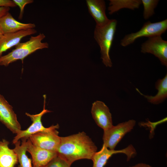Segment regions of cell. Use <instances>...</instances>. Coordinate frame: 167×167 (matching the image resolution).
<instances>
[{"instance_id": "obj_6", "label": "cell", "mask_w": 167, "mask_h": 167, "mask_svg": "<svg viewBox=\"0 0 167 167\" xmlns=\"http://www.w3.org/2000/svg\"><path fill=\"white\" fill-rule=\"evenodd\" d=\"M135 123V120H130L104 130L103 144L108 149L114 150L125 135L134 128Z\"/></svg>"}, {"instance_id": "obj_10", "label": "cell", "mask_w": 167, "mask_h": 167, "mask_svg": "<svg viewBox=\"0 0 167 167\" xmlns=\"http://www.w3.org/2000/svg\"><path fill=\"white\" fill-rule=\"evenodd\" d=\"M57 130L41 132L31 135L28 139L35 146L47 150L56 151L60 141Z\"/></svg>"}, {"instance_id": "obj_21", "label": "cell", "mask_w": 167, "mask_h": 167, "mask_svg": "<svg viewBox=\"0 0 167 167\" xmlns=\"http://www.w3.org/2000/svg\"><path fill=\"white\" fill-rule=\"evenodd\" d=\"M71 165L65 160L57 156L47 165V167H71Z\"/></svg>"}, {"instance_id": "obj_1", "label": "cell", "mask_w": 167, "mask_h": 167, "mask_svg": "<svg viewBox=\"0 0 167 167\" xmlns=\"http://www.w3.org/2000/svg\"><path fill=\"white\" fill-rule=\"evenodd\" d=\"M97 148L84 132L60 137L56 152L57 156L69 164L82 159H91Z\"/></svg>"}, {"instance_id": "obj_16", "label": "cell", "mask_w": 167, "mask_h": 167, "mask_svg": "<svg viewBox=\"0 0 167 167\" xmlns=\"http://www.w3.org/2000/svg\"><path fill=\"white\" fill-rule=\"evenodd\" d=\"M9 142L5 139L0 141V167H15L18 160L13 149L8 147Z\"/></svg>"}, {"instance_id": "obj_26", "label": "cell", "mask_w": 167, "mask_h": 167, "mask_svg": "<svg viewBox=\"0 0 167 167\" xmlns=\"http://www.w3.org/2000/svg\"><path fill=\"white\" fill-rule=\"evenodd\" d=\"M3 34L1 29L0 28V38L2 36Z\"/></svg>"}, {"instance_id": "obj_19", "label": "cell", "mask_w": 167, "mask_h": 167, "mask_svg": "<svg viewBox=\"0 0 167 167\" xmlns=\"http://www.w3.org/2000/svg\"><path fill=\"white\" fill-rule=\"evenodd\" d=\"M27 139H22L21 144L19 140L14 144L15 147L13 150L17 155L19 167H32V160L26 155Z\"/></svg>"}, {"instance_id": "obj_5", "label": "cell", "mask_w": 167, "mask_h": 167, "mask_svg": "<svg viewBox=\"0 0 167 167\" xmlns=\"http://www.w3.org/2000/svg\"><path fill=\"white\" fill-rule=\"evenodd\" d=\"M43 96L44 98L43 109L40 113L36 114L25 113L26 115L30 118L32 123L26 130H21L16 134L12 140L13 143L14 144L20 139L24 138L28 139L31 135L39 132L52 131L59 128V125L58 124L47 128L45 127L42 125L41 122L42 116L46 113L51 112L50 111L45 109L46 95H44Z\"/></svg>"}, {"instance_id": "obj_13", "label": "cell", "mask_w": 167, "mask_h": 167, "mask_svg": "<svg viewBox=\"0 0 167 167\" xmlns=\"http://www.w3.org/2000/svg\"><path fill=\"white\" fill-rule=\"evenodd\" d=\"M88 12L94 19L96 26L102 27L109 22L105 11V3L103 0H86V1Z\"/></svg>"}, {"instance_id": "obj_14", "label": "cell", "mask_w": 167, "mask_h": 167, "mask_svg": "<svg viewBox=\"0 0 167 167\" xmlns=\"http://www.w3.org/2000/svg\"><path fill=\"white\" fill-rule=\"evenodd\" d=\"M36 32V29L32 28L3 34L0 38V57L3 53L19 44L23 38Z\"/></svg>"}, {"instance_id": "obj_22", "label": "cell", "mask_w": 167, "mask_h": 167, "mask_svg": "<svg viewBox=\"0 0 167 167\" xmlns=\"http://www.w3.org/2000/svg\"><path fill=\"white\" fill-rule=\"evenodd\" d=\"M16 5L18 6L20 8V13L19 19H21L23 17L24 9L25 6L33 2V0H13Z\"/></svg>"}, {"instance_id": "obj_25", "label": "cell", "mask_w": 167, "mask_h": 167, "mask_svg": "<svg viewBox=\"0 0 167 167\" xmlns=\"http://www.w3.org/2000/svg\"><path fill=\"white\" fill-rule=\"evenodd\" d=\"M129 167H152L149 165L144 163H139Z\"/></svg>"}, {"instance_id": "obj_18", "label": "cell", "mask_w": 167, "mask_h": 167, "mask_svg": "<svg viewBox=\"0 0 167 167\" xmlns=\"http://www.w3.org/2000/svg\"><path fill=\"white\" fill-rule=\"evenodd\" d=\"M108 10L109 15H112L123 8L132 10L139 8L142 4L141 0H109Z\"/></svg>"}, {"instance_id": "obj_15", "label": "cell", "mask_w": 167, "mask_h": 167, "mask_svg": "<svg viewBox=\"0 0 167 167\" xmlns=\"http://www.w3.org/2000/svg\"><path fill=\"white\" fill-rule=\"evenodd\" d=\"M36 26L34 24L23 23L17 21L9 12L0 18V28L3 34L34 28Z\"/></svg>"}, {"instance_id": "obj_11", "label": "cell", "mask_w": 167, "mask_h": 167, "mask_svg": "<svg viewBox=\"0 0 167 167\" xmlns=\"http://www.w3.org/2000/svg\"><path fill=\"white\" fill-rule=\"evenodd\" d=\"M27 151L31 154L33 167H41L47 165L57 156L56 151L42 149L34 145L28 138Z\"/></svg>"}, {"instance_id": "obj_20", "label": "cell", "mask_w": 167, "mask_h": 167, "mask_svg": "<svg viewBox=\"0 0 167 167\" xmlns=\"http://www.w3.org/2000/svg\"><path fill=\"white\" fill-rule=\"evenodd\" d=\"M143 5V16L147 20L155 14L154 10L158 5V0H141Z\"/></svg>"}, {"instance_id": "obj_9", "label": "cell", "mask_w": 167, "mask_h": 167, "mask_svg": "<svg viewBox=\"0 0 167 167\" xmlns=\"http://www.w3.org/2000/svg\"><path fill=\"white\" fill-rule=\"evenodd\" d=\"M0 122L13 134H16L21 130V125L12 106L1 94Z\"/></svg>"}, {"instance_id": "obj_27", "label": "cell", "mask_w": 167, "mask_h": 167, "mask_svg": "<svg viewBox=\"0 0 167 167\" xmlns=\"http://www.w3.org/2000/svg\"><path fill=\"white\" fill-rule=\"evenodd\" d=\"M41 167H47V165L44 166H41Z\"/></svg>"}, {"instance_id": "obj_3", "label": "cell", "mask_w": 167, "mask_h": 167, "mask_svg": "<svg viewBox=\"0 0 167 167\" xmlns=\"http://www.w3.org/2000/svg\"><path fill=\"white\" fill-rule=\"evenodd\" d=\"M117 21L110 19L105 25L95 26L94 37L100 48L101 58L103 63L107 67H111L112 63L109 52L116 30Z\"/></svg>"}, {"instance_id": "obj_17", "label": "cell", "mask_w": 167, "mask_h": 167, "mask_svg": "<svg viewBox=\"0 0 167 167\" xmlns=\"http://www.w3.org/2000/svg\"><path fill=\"white\" fill-rule=\"evenodd\" d=\"M156 88L158 90L157 93L155 96H150L143 94L137 90L143 96L151 103L158 104L163 102L167 97V75L162 79H158L155 84Z\"/></svg>"}, {"instance_id": "obj_8", "label": "cell", "mask_w": 167, "mask_h": 167, "mask_svg": "<svg viewBox=\"0 0 167 167\" xmlns=\"http://www.w3.org/2000/svg\"><path fill=\"white\" fill-rule=\"evenodd\" d=\"M118 153L125 154L127 157V161H129L136 155V152L131 144L124 149L115 150H110L103 144L101 150L95 152L92 156L91 160L93 162L92 167H104L112 155Z\"/></svg>"}, {"instance_id": "obj_12", "label": "cell", "mask_w": 167, "mask_h": 167, "mask_svg": "<svg viewBox=\"0 0 167 167\" xmlns=\"http://www.w3.org/2000/svg\"><path fill=\"white\" fill-rule=\"evenodd\" d=\"M91 112L96 123L103 130L113 126L111 114L103 102L97 101L93 103Z\"/></svg>"}, {"instance_id": "obj_24", "label": "cell", "mask_w": 167, "mask_h": 167, "mask_svg": "<svg viewBox=\"0 0 167 167\" xmlns=\"http://www.w3.org/2000/svg\"><path fill=\"white\" fill-rule=\"evenodd\" d=\"M10 8L6 7H0V18L9 12Z\"/></svg>"}, {"instance_id": "obj_2", "label": "cell", "mask_w": 167, "mask_h": 167, "mask_svg": "<svg viewBox=\"0 0 167 167\" xmlns=\"http://www.w3.org/2000/svg\"><path fill=\"white\" fill-rule=\"evenodd\" d=\"M45 37L44 34L40 33L36 36H31L26 42H20L11 52L0 57V66H6L18 60L23 63L25 58L36 50L48 48V43L42 42Z\"/></svg>"}, {"instance_id": "obj_4", "label": "cell", "mask_w": 167, "mask_h": 167, "mask_svg": "<svg viewBox=\"0 0 167 167\" xmlns=\"http://www.w3.org/2000/svg\"><path fill=\"white\" fill-rule=\"evenodd\" d=\"M167 29V19L155 23L148 21L145 23L140 30L125 35L120 41V45L126 46L134 43L137 39L161 36Z\"/></svg>"}, {"instance_id": "obj_7", "label": "cell", "mask_w": 167, "mask_h": 167, "mask_svg": "<svg viewBox=\"0 0 167 167\" xmlns=\"http://www.w3.org/2000/svg\"><path fill=\"white\" fill-rule=\"evenodd\" d=\"M141 52L144 54H151L157 58L163 66H167V41L161 36L148 38L143 43Z\"/></svg>"}, {"instance_id": "obj_23", "label": "cell", "mask_w": 167, "mask_h": 167, "mask_svg": "<svg viewBox=\"0 0 167 167\" xmlns=\"http://www.w3.org/2000/svg\"><path fill=\"white\" fill-rule=\"evenodd\" d=\"M17 6L12 0H0V7H13Z\"/></svg>"}]
</instances>
